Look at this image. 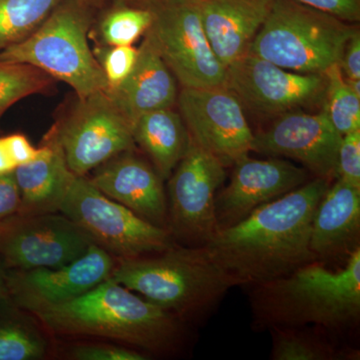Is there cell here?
<instances>
[{
    "instance_id": "35",
    "label": "cell",
    "mask_w": 360,
    "mask_h": 360,
    "mask_svg": "<svg viewBox=\"0 0 360 360\" xmlns=\"http://www.w3.org/2000/svg\"><path fill=\"white\" fill-rule=\"evenodd\" d=\"M7 148L18 167L37 160L41 153V148H34L25 135L14 134L4 137Z\"/></svg>"
},
{
    "instance_id": "1",
    "label": "cell",
    "mask_w": 360,
    "mask_h": 360,
    "mask_svg": "<svg viewBox=\"0 0 360 360\" xmlns=\"http://www.w3.org/2000/svg\"><path fill=\"white\" fill-rule=\"evenodd\" d=\"M330 184L314 177L221 229L205 248L243 286L274 281L316 262L310 250L312 220Z\"/></svg>"
},
{
    "instance_id": "9",
    "label": "cell",
    "mask_w": 360,
    "mask_h": 360,
    "mask_svg": "<svg viewBox=\"0 0 360 360\" xmlns=\"http://www.w3.org/2000/svg\"><path fill=\"white\" fill-rule=\"evenodd\" d=\"M148 32L182 89L224 87L226 68L212 51L195 0H155Z\"/></svg>"
},
{
    "instance_id": "28",
    "label": "cell",
    "mask_w": 360,
    "mask_h": 360,
    "mask_svg": "<svg viewBox=\"0 0 360 360\" xmlns=\"http://www.w3.org/2000/svg\"><path fill=\"white\" fill-rule=\"evenodd\" d=\"M39 335L15 324L0 326V360H34L45 354Z\"/></svg>"
},
{
    "instance_id": "3",
    "label": "cell",
    "mask_w": 360,
    "mask_h": 360,
    "mask_svg": "<svg viewBox=\"0 0 360 360\" xmlns=\"http://www.w3.org/2000/svg\"><path fill=\"white\" fill-rule=\"evenodd\" d=\"M32 314L58 335L110 338L156 354L179 352L195 329L110 277L79 297Z\"/></svg>"
},
{
    "instance_id": "39",
    "label": "cell",
    "mask_w": 360,
    "mask_h": 360,
    "mask_svg": "<svg viewBox=\"0 0 360 360\" xmlns=\"http://www.w3.org/2000/svg\"><path fill=\"white\" fill-rule=\"evenodd\" d=\"M7 292H8V290H7L6 276L0 270V300L4 298Z\"/></svg>"
},
{
    "instance_id": "21",
    "label": "cell",
    "mask_w": 360,
    "mask_h": 360,
    "mask_svg": "<svg viewBox=\"0 0 360 360\" xmlns=\"http://www.w3.org/2000/svg\"><path fill=\"white\" fill-rule=\"evenodd\" d=\"M40 148L41 153L37 160L20 165L13 172L21 195L20 215L58 212L75 175L51 132L45 134Z\"/></svg>"
},
{
    "instance_id": "23",
    "label": "cell",
    "mask_w": 360,
    "mask_h": 360,
    "mask_svg": "<svg viewBox=\"0 0 360 360\" xmlns=\"http://www.w3.org/2000/svg\"><path fill=\"white\" fill-rule=\"evenodd\" d=\"M274 360H359V348L348 345L345 336L319 326L272 328Z\"/></svg>"
},
{
    "instance_id": "24",
    "label": "cell",
    "mask_w": 360,
    "mask_h": 360,
    "mask_svg": "<svg viewBox=\"0 0 360 360\" xmlns=\"http://www.w3.org/2000/svg\"><path fill=\"white\" fill-rule=\"evenodd\" d=\"M63 0H0V51L22 41Z\"/></svg>"
},
{
    "instance_id": "34",
    "label": "cell",
    "mask_w": 360,
    "mask_h": 360,
    "mask_svg": "<svg viewBox=\"0 0 360 360\" xmlns=\"http://www.w3.org/2000/svg\"><path fill=\"white\" fill-rule=\"evenodd\" d=\"M340 70L347 79H360V33L354 30L341 56Z\"/></svg>"
},
{
    "instance_id": "20",
    "label": "cell",
    "mask_w": 360,
    "mask_h": 360,
    "mask_svg": "<svg viewBox=\"0 0 360 360\" xmlns=\"http://www.w3.org/2000/svg\"><path fill=\"white\" fill-rule=\"evenodd\" d=\"M176 82L148 30L129 77L120 86L108 91L134 127L146 113L174 108L179 96Z\"/></svg>"
},
{
    "instance_id": "11",
    "label": "cell",
    "mask_w": 360,
    "mask_h": 360,
    "mask_svg": "<svg viewBox=\"0 0 360 360\" xmlns=\"http://www.w3.org/2000/svg\"><path fill=\"white\" fill-rule=\"evenodd\" d=\"M225 89L246 108L262 117L277 118L324 101V75L283 70L248 51L226 68Z\"/></svg>"
},
{
    "instance_id": "27",
    "label": "cell",
    "mask_w": 360,
    "mask_h": 360,
    "mask_svg": "<svg viewBox=\"0 0 360 360\" xmlns=\"http://www.w3.org/2000/svg\"><path fill=\"white\" fill-rule=\"evenodd\" d=\"M326 78L323 110L335 129L343 135L360 129V96L345 80L340 65H333L323 73Z\"/></svg>"
},
{
    "instance_id": "38",
    "label": "cell",
    "mask_w": 360,
    "mask_h": 360,
    "mask_svg": "<svg viewBox=\"0 0 360 360\" xmlns=\"http://www.w3.org/2000/svg\"><path fill=\"white\" fill-rule=\"evenodd\" d=\"M87 6L91 7L94 11H98V9L105 8L108 6V2L112 1V0H82Z\"/></svg>"
},
{
    "instance_id": "6",
    "label": "cell",
    "mask_w": 360,
    "mask_h": 360,
    "mask_svg": "<svg viewBox=\"0 0 360 360\" xmlns=\"http://www.w3.org/2000/svg\"><path fill=\"white\" fill-rule=\"evenodd\" d=\"M356 28L295 0H274L248 51L283 70L323 75L340 65Z\"/></svg>"
},
{
    "instance_id": "36",
    "label": "cell",
    "mask_w": 360,
    "mask_h": 360,
    "mask_svg": "<svg viewBox=\"0 0 360 360\" xmlns=\"http://www.w3.org/2000/svg\"><path fill=\"white\" fill-rule=\"evenodd\" d=\"M18 167L9 153L4 137H0V175L13 174Z\"/></svg>"
},
{
    "instance_id": "26",
    "label": "cell",
    "mask_w": 360,
    "mask_h": 360,
    "mask_svg": "<svg viewBox=\"0 0 360 360\" xmlns=\"http://www.w3.org/2000/svg\"><path fill=\"white\" fill-rule=\"evenodd\" d=\"M153 23V13L149 8L125 6L113 2L99 21L101 44L112 46L134 45Z\"/></svg>"
},
{
    "instance_id": "40",
    "label": "cell",
    "mask_w": 360,
    "mask_h": 360,
    "mask_svg": "<svg viewBox=\"0 0 360 360\" xmlns=\"http://www.w3.org/2000/svg\"><path fill=\"white\" fill-rule=\"evenodd\" d=\"M345 80H347V84L349 85L352 91L360 96V79H347V78H345Z\"/></svg>"
},
{
    "instance_id": "37",
    "label": "cell",
    "mask_w": 360,
    "mask_h": 360,
    "mask_svg": "<svg viewBox=\"0 0 360 360\" xmlns=\"http://www.w3.org/2000/svg\"><path fill=\"white\" fill-rule=\"evenodd\" d=\"M155 0H112V2L116 4H125V6L142 7V8H148L150 4Z\"/></svg>"
},
{
    "instance_id": "18",
    "label": "cell",
    "mask_w": 360,
    "mask_h": 360,
    "mask_svg": "<svg viewBox=\"0 0 360 360\" xmlns=\"http://www.w3.org/2000/svg\"><path fill=\"white\" fill-rule=\"evenodd\" d=\"M360 248V188L340 179L331 184L312 220L310 250L317 262H347Z\"/></svg>"
},
{
    "instance_id": "31",
    "label": "cell",
    "mask_w": 360,
    "mask_h": 360,
    "mask_svg": "<svg viewBox=\"0 0 360 360\" xmlns=\"http://www.w3.org/2000/svg\"><path fill=\"white\" fill-rule=\"evenodd\" d=\"M72 359L78 360H146L148 355L117 345H82L72 348Z\"/></svg>"
},
{
    "instance_id": "13",
    "label": "cell",
    "mask_w": 360,
    "mask_h": 360,
    "mask_svg": "<svg viewBox=\"0 0 360 360\" xmlns=\"http://www.w3.org/2000/svg\"><path fill=\"white\" fill-rule=\"evenodd\" d=\"M94 243L63 213L20 215L0 226V255L20 270L58 269L82 257Z\"/></svg>"
},
{
    "instance_id": "30",
    "label": "cell",
    "mask_w": 360,
    "mask_h": 360,
    "mask_svg": "<svg viewBox=\"0 0 360 360\" xmlns=\"http://www.w3.org/2000/svg\"><path fill=\"white\" fill-rule=\"evenodd\" d=\"M336 179L360 188V129L343 135L341 139Z\"/></svg>"
},
{
    "instance_id": "32",
    "label": "cell",
    "mask_w": 360,
    "mask_h": 360,
    "mask_svg": "<svg viewBox=\"0 0 360 360\" xmlns=\"http://www.w3.org/2000/svg\"><path fill=\"white\" fill-rule=\"evenodd\" d=\"M348 23L360 20V0H295Z\"/></svg>"
},
{
    "instance_id": "2",
    "label": "cell",
    "mask_w": 360,
    "mask_h": 360,
    "mask_svg": "<svg viewBox=\"0 0 360 360\" xmlns=\"http://www.w3.org/2000/svg\"><path fill=\"white\" fill-rule=\"evenodd\" d=\"M245 288L255 333L319 326L347 336L360 323V248L340 269L316 260L288 276Z\"/></svg>"
},
{
    "instance_id": "33",
    "label": "cell",
    "mask_w": 360,
    "mask_h": 360,
    "mask_svg": "<svg viewBox=\"0 0 360 360\" xmlns=\"http://www.w3.org/2000/svg\"><path fill=\"white\" fill-rule=\"evenodd\" d=\"M21 195L14 174L0 175V220L20 210Z\"/></svg>"
},
{
    "instance_id": "8",
    "label": "cell",
    "mask_w": 360,
    "mask_h": 360,
    "mask_svg": "<svg viewBox=\"0 0 360 360\" xmlns=\"http://www.w3.org/2000/svg\"><path fill=\"white\" fill-rule=\"evenodd\" d=\"M49 132L63 149L71 172L79 176L136 146L131 123L108 90L77 96Z\"/></svg>"
},
{
    "instance_id": "7",
    "label": "cell",
    "mask_w": 360,
    "mask_h": 360,
    "mask_svg": "<svg viewBox=\"0 0 360 360\" xmlns=\"http://www.w3.org/2000/svg\"><path fill=\"white\" fill-rule=\"evenodd\" d=\"M59 212L86 231L96 245L122 260L155 255L175 243L168 229L142 219L104 195L85 176H73Z\"/></svg>"
},
{
    "instance_id": "5",
    "label": "cell",
    "mask_w": 360,
    "mask_h": 360,
    "mask_svg": "<svg viewBox=\"0 0 360 360\" xmlns=\"http://www.w3.org/2000/svg\"><path fill=\"white\" fill-rule=\"evenodd\" d=\"M94 11L82 0H63L30 37L0 51V60L35 66L78 97L108 90L89 44Z\"/></svg>"
},
{
    "instance_id": "25",
    "label": "cell",
    "mask_w": 360,
    "mask_h": 360,
    "mask_svg": "<svg viewBox=\"0 0 360 360\" xmlns=\"http://www.w3.org/2000/svg\"><path fill=\"white\" fill-rule=\"evenodd\" d=\"M56 82L35 66L0 60V118L21 99L33 94H49Z\"/></svg>"
},
{
    "instance_id": "17",
    "label": "cell",
    "mask_w": 360,
    "mask_h": 360,
    "mask_svg": "<svg viewBox=\"0 0 360 360\" xmlns=\"http://www.w3.org/2000/svg\"><path fill=\"white\" fill-rule=\"evenodd\" d=\"M90 184L142 219L168 229L167 196L151 163L134 150L115 156L94 169ZM169 231V229H168Z\"/></svg>"
},
{
    "instance_id": "12",
    "label": "cell",
    "mask_w": 360,
    "mask_h": 360,
    "mask_svg": "<svg viewBox=\"0 0 360 360\" xmlns=\"http://www.w3.org/2000/svg\"><path fill=\"white\" fill-rule=\"evenodd\" d=\"M176 104L191 141L224 167L250 155L255 134L245 108L229 89H182Z\"/></svg>"
},
{
    "instance_id": "15",
    "label": "cell",
    "mask_w": 360,
    "mask_h": 360,
    "mask_svg": "<svg viewBox=\"0 0 360 360\" xmlns=\"http://www.w3.org/2000/svg\"><path fill=\"white\" fill-rule=\"evenodd\" d=\"M232 167L229 186L215 196L219 231L238 224L253 210L295 191L314 177L304 167L281 158L257 160L245 155Z\"/></svg>"
},
{
    "instance_id": "16",
    "label": "cell",
    "mask_w": 360,
    "mask_h": 360,
    "mask_svg": "<svg viewBox=\"0 0 360 360\" xmlns=\"http://www.w3.org/2000/svg\"><path fill=\"white\" fill-rule=\"evenodd\" d=\"M113 257L94 243L82 257L58 269L20 270L6 276L7 290L18 305L34 312L89 292L110 278Z\"/></svg>"
},
{
    "instance_id": "19",
    "label": "cell",
    "mask_w": 360,
    "mask_h": 360,
    "mask_svg": "<svg viewBox=\"0 0 360 360\" xmlns=\"http://www.w3.org/2000/svg\"><path fill=\"white\" fill-rule=\"evenodd\" d=\"M212 51L224 68L243 56L274 0H195Z\"/></svg>"
},
{
    "instance_id": "4",
    "label": "cell",
    "mask_w": 360,
    "mask_h": 360,
    "mask_svg": "<svg viewBox=\"0 0 360 360\" xmlns=\"http://www.w3.org/2000/svg\"><path fill=\"white\" fill-rule=\"evenodd\" d=\"M110 278L194 328L212 319L229 290L243 285L205 246L176 243L155 255L122 260Z\"/></svg>"
},
{
    "instance_id": "14",
    "label": "cell",
    "mask_w": 360,
    "mask_h": 360,
    "mask_svg": "<svg viewBox=\"0 0 360 360\" xmlns=\"http://www.w3.org/2000/svg\"><path fill=\"white\" fill-rule=\"evenodd\" d=\"M341 139L324 110L315 115L293 111L255 134L251 151L295 160L312 176L333 180L336 179Z\"/></svg>"
},
{
    "instance_id": "22",
    "label": "cell",
    "mask_w": 360,
    "mask_h": 360,
    "mask_svg": "<svg viewBox=\"0 0 360 360\" xmlns=\"http://www.w3.org/2000/svg\"><path fill=\"white\" fill-rule=\"evenodd\" d=\"M132 134L135 146L148 156L163 181L169 179L191 142L181 115L174 108L141 115L132 127Z\"/></svg>"
},
{
    "instance_id": "10",
    "label": "cell",
    "mask_w": 360,
    "mask_h": 360,
    "mask_svg": "<svg viewBox=\"0 0 360 360\" xmlns=\"http://www.w3.org/2000/svg\"><path fill=\"white\" fill-rule=\"evenodd\" d=\"M225 168L191 141L167 179L168 229L175 243L205 248L219 233L215 196L226 179Z\"/></svg>"
},
{
    "instance_id": "29",
    "label": "cell",
    "mask_w": 360,
    "mask_h": 360,
    "mask_svg": "<svg viewBox=\"0 0 360 360\" xmlns=\"http://www.w3.org/2000/svg\"><path fill=\"white\" fill-rule=\"evenodd\" d=\"M94 53L103 71L108 82V90H112L129 77L136 63L139 49L134 45L112 46L98 44L94 49Z\"/></svg>"
}]
</instances>
